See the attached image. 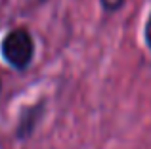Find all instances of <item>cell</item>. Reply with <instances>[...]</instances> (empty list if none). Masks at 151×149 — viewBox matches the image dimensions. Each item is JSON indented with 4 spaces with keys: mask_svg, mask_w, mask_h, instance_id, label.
I'll list each match as a JSON object with an SVG mask.
<instances>
[{
    "mask_svg": "<svg viewBox=\"0 0 151 149\" xmlns=\"http://www.w3.org/2000/svg\"><path fill=\"white\" fill-rule=\"evenodd\" d=\"M35 44L25 29H15L2 40V56L10 65L23 69L31 63Z\"/></svg>",
    "mask_w": 151,
    "mask_h": 149,
    "instance_id": "6da1fadb",
    "label": "cell"
},
{
    "mask_svg": "<svg viewBox=\"0 0 151 149\" xmlns=\"http://www.w3.org/2000/svg\"><path fill=\"white\" fill-rule=\"evenodd\" d=\"M122 4H124V0H101V6L105 8V10H109V11L119 10Z\"/></svg>",
    "mask_w": 151,
    "mask_h": 149,
    "instance_id": "7a4b0ae2",
    "label": "cell"
},
{
    "mask_svg": "<svg viewBox=\"0 0 151 149\" xmlns=\"http://www.w3.org/2000/svg\"><path fill=\"white\" fill-rule=\"evenodd\" d=\"M145 40H147V46L151 48V14L147 19V25H145Z\"/></svg>",
    "mask_w": 151,
    "mask_h": 149,
    "instance_id": "3957f363",
    "label": "cell"
}]
</instances>
